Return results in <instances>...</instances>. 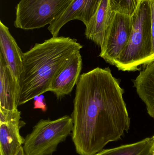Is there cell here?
<instances>
[{
  "label": "cell",
  "mask_w": 154,
  "mask_h": 155,
  "mask_svg": "<svg viewBox=\"0 0 154 155\" xmlns=\"http://www.w3.org/2000/svg\"><path fill=\"white\" fill-rule=\"evenodd\" d=\"M0 54L4 59L15 83L20 87V80L23 68V53L9 28L0 21Z\"/></svg>",
  "instance_id": "cell-9"
},
{
  "label": "cell",
  "mask_w": 154,
  "mask_h": 155,
  "mask_svg": "<svg viewBox=\"0 0 154 155\" xmlns=\"http://www.w3.org/2000/svg\"><path fill=\"white\" fill-rule=\"evenodd\" d=\"M72 0H21L16 7L14 25L24 30L44 27L56 21Z\"/></svg>",
  "instance_id": "cell-5"
},
{
  "label": "cell",
  "mask_w": 154,
  "mask_h": 155,
  "mask_svg": "<svg viewBox=\"0 0 154 155\" xmlns=\"http://www.w3.org/2000/svg\"><path fill=\"white\" fill-rule=\"evenodd\" d=\"M73 129L72 117L66 115L55 120L41 119L24 138L26 155H52Z\"/></svg>",
  "instance_id": "cell-4"
},
{
  "label": "cell",
  "mask_w": 154,
  "mask_h": 155,
  "mask_svg": "<svg viewBox=\"0 0 154 155\" xmlns=\"http://www.w3.org/2000/svg\"><path fill=\"white\" fill-rule=\"evenodd\" d=\"M150 5L151 8V15H152V54L150 58V63L154 61V0H150Z\"/></svg>",
  "instance_id": "cell-17"
},
{
  "label": "cell",
  "mask_w": 154,
  "mask_h": 155,
  "mask_svg": "<svg viewBox=\"0 0 154 155\" xmlns=\"http://www.w3.org/2000/svg\"><path fill=\"white\" fill-rule=\"evenodd\" d=\"M25 124L21 120L0 124V155H15L23 147L24 138L20 129Z\"/></svg>",
  "instance_id": "cell-12"
},
{
  "label": "cell",
  "mask_w": 154,
  "mask_h": 155,
  "mask_svg": "<svg viewBox=\"0 0 154 155\" xmlns=\"http://www.w3.org/2000/svg\"><path fill=\"white\" fill-rule=\"evenodd\" d=\"M153 155H154V154H153Z\"/></svg>",
  "instance_id": "cell-20"
},
{
  "label": "cell",
  "mask_w": 154,
  "mask_h": 155,
  "mask_svg": "<svg viewBox=\"0 0 154 155\" xmlns=\"http://www.w3.org/2000/svg\"><path fill=\"white\" fill-rule=\"evenodd\" d=\"M133 29L128 43L115 66L123 71H140L141 65L150 63L152 42L150 0H143L132 16Z\"/></svg>",
  "instance_id": "cell-3"
},
{
  "label": "cell",
  "mask_w": 154,
  "mask_h": 155,
  "mask_svg": "<svg viewBox=\"0 0 154 155\" xmlns=\"http://www.w3.org/2000/svg\"><path fill=\"white\" fill-rule=\"evenodd\" d=\"M113 12L132 17L143 0H109Z\"/></svg>",
  "instance_id": "cell-15"
},
{
  "label": "cell",
  "mask_w": 154,
  "mask_h": 155,
  "mask_svg": "<svg viewBox=\"0 0 154 155\" xmlns=\"http://www.w3.org/2000/svg\"><path fill=\"white\" fill-rule=\"evenodd\" d=\"M20 87L0 54V107L9 110L18 109Z\"/></svg>",
  "instance_id": "cell-11"
},
{
  "label": "cell",
  "mask_w": 154,
  "mask_h": 155,
  "mask_svg": "<svg viewBox=\"0 0 154 155\" xmlns=\"http://www.w3.org/2000/svg\"><path fill=\"white\" fill-rule=\"evenodd\" d=\"M154 152L153 136L134 143L103 149L95 155H153Z\"/></svg>",
  "instance_id": "cell-14"
},
{
  "label": "cell",
  "mask_w": 154,
  "mask_h": 155,
  "mask_svg": "<svg viewBox=\"0 0 154 155\" xmlns=\"http://www.w3.org/2000/svg\"><path fill=\"white\" fill-rule=\"evenodd\" d=\"M82 48L76 39L57 36L42 43L35 44L24 53L18 106L50 91L52 81L58 71Z\"/></svg>",
  "instance_id": "cell-2"
},
{
  "label": "cell",
  "mask_w": 154,
  "mask_h": 155,
  "mask_svg": "<svg viewBox=\"0 0 154 155\" xmlns=\"http://www.w3.org/2000/svg\"><path fill=\"white\" fill-rule=\"evenodd\" d=\"M21 112L18 109L9 110L0 107V124L21 120Z\"/></svg>",
  "instance_id": "cell-16"
},
{
  "label": "cell",
  "mask_w": 154,
  "mask_h": 155,
  "mask_svg": "<svg viewBox=\"0 0 154 155\" xmlns=\"http://www.w3.org/2000/svg\"><path fill=\"white\" fill-rule=\"evenodd\" d=\"M101 0H72L64 12L48 26L52 37L58 36L60 31L67 23L73 20L81 21L86 26L93 17Z\"/></svg>",
  "instance_id": "cell-7"
},
{
  "label": "cell",
  "mask_w": 154,
  "mask_h": 155,
  "mask_svg": "<svg viewBox=\"0 0 154 155\" xmlns=\"http://www.w3.org/2000/svg\"><path fill=\"white\" fill-rule=\"evenodd\" d=\"M76 85L72 142L79 155H95L130 129L124 91L108 67L83 74Z\"/></svg>",
  "instance_id": "cell-1"
},
{
  "label": "cell",
  "mask_w": 154,
  "mask_h": 155,
  "mask_svg": "<svg viewBox=\"0 0 154 155\" xmlns=\"http://www.w3.org/2000/svg\"><path fill=\"white\" fill-rule=\"evenodd\" d=\"M115 14L109 0H101L96 14L86 26V38L95 43L100 49L104 44L106 35Z\"/></svg>",
  "instance_id": "cell-10"
},
{
  "label": "cell",
  "mask_w": 154,
  "mask_h": 155,
  "mask_svg": "<svg viewBox=\"0 0 154 155\" xmlns=\"http://www.w3.org/2000/svg\"><path fill=\"white\" fill-rule=\"evenodd\" d=\"M82 68V57L79 51L67 61L52 81L50 91L58 99L71 93L78 82Z\"/></svg>",
  "instance_id": "cell-8"
},
{
  "label": "cell",
  "mask_w": 154,
  "mask_h": 155,
  "mask_svg": "<svg viewBox=\"0 0 154 155\" xmlns=\"http://www.w3.org/2000/svg\"><path fill=\"white\" fill-rule=\"evenodd\" d=\"M133 82L147 113L154 119V61L145 66Z\"/></svg>",
  "instance_id": "cell-13"
},
{
  "label": "cell",
  "mask_w": 154,
  "mask_h": 155,
  "mask_svg": "<svg viewBox=\"0 0 154 155\" xmlns=\"http://www.w3.org/2000/svg\"><path fill=\"white\" fill-rule=\"evenodd\" d=\"M132 17L115 12L107 32L99 57L108 63L115 65L118 59L127 45L133 29Z\"/></svg>",
  "instance_id": "cell-6"
},
{
  "label": "cell",
  "mask_w": 154,
  "mask_h": 155,
  "mask_svg": "<svg viewBox=\"0 0 154 155\" xmlns=\"http://www.w3.org/2000/svg\"><path fill=\"white\" fill-rule=\"evenodd\" d=\"M36 99H35L34 101V108H40L42 111H45L47 110V107L45 104L44 97L42 95L36 97Z\"/></svg>",
  "instance_id": "cell-18"
},
{
  "label": "cell",
  "mask_w": 154,
  "mask_h": 155,
  "mask_svg": "<svg viewBox=\"0 0 154 155\" xmlns=\"http://www.w3.org/2000/svg\"><path fill=\"white\" fill-rule=\"evenodd\" d=\"M15 155H26L24 153V150L23 147H22Z\"/></svg>",
  "instance_id": "cell-19"
}]
</instances>
